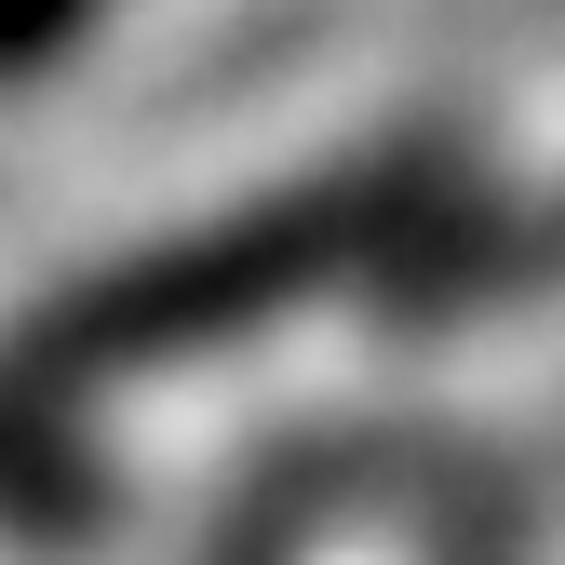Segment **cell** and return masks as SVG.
Returning <instances> with one entry per match:
<instances>
[{
	"instance_id": "cell-1",
	"label": "cell",
	"mask_w": 565,
	"mask_h": 565,
	"mask_svg": "<svg viewBox=\"0 0 565 565\" xmlns=\"http://www.w3.org/2000/svg\"><path fill=\"white\" fill-rule=\"evenodd\" d=\"M445 216V162L431 149H364L310 189H269L216 230H175L149 256H108L95 282L28 323V377L41 391H82V377H149V364H189L216 337H256L297 297H337V282H377L417 230Z\"/></svg>"
},
{
	"instance_id": "cell-2",
	"label": "cell",
	"mask_w": 565,
	"mask_h": 565,
	"mask_svg": "<svg viewBox=\"0 0 565 565\" xmlns=\"http://www.w3.org/2000/svg\"><path fill=\"white\" fill-rule=\"evenodd\" d=\"M108 525V471L82 458V431L54 417L41 377H0V539H95Z\"/></svg>"
},
{
	"instance_id": "cell-3",
	"label": "cell",
	"mask_w": 565,
	"mask_h": 565,
	"mask_svg": "<svg viewBox=\"0 0 565 565\" xmlns=\"http://www.w3.org/2000/svg\"><path fill=\"white\" fill-rule=\"evenodd\" d=\"M95 14H108V0H0V82H41L54 54H82Z\"/></svg>"
}]
</instances>
